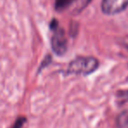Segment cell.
Masks as SVG:
<instances>
[{
    "instance_id": "6da1fadb",
    "label": "cell",
    "mask_w": 128,
    "mask_h": 128,
    "mask_svg": "<svg viewBox=\"0 0 128 128\" xmlns=\"http://www.w3.org/2000/svg\"><path fill=\"white\" fill-rule=\"evenodd\" d=\"M98 60L94 57H76L70 62L67 73L70 75L87 76L98 68Z\"/></svg>"
},
{
    "instance_id": "3957f363",
    "label": "cell",
    "mask_w": 128,
    "mask_h": 128,
    "mask_svg": "<svg viewBox=\"0 0 128 128\" xmlns=\"http://www.w3.org/2000/svg\"><path fill=\"white\" fill-rule=\"evenodd\" d=\"M91 0H56L54 9L57 12H65L72 9L74 13H79L90 3Z\"/></svg>"
},
{
    "instance_id": "52a82bcc",
    "label": "cell",
    "mask_w": 128,
    "mask_h": 128,
    "mask_svg": "<svg viewBox=\"0 0 128 128\" xmlns=\"http://www.w3.org/2000/svg\"><path fill=\"white\" fill-rule=\"evenodd\" d=\"M51 62V56L50 55H48V56H46V58L43 60L42 63L40 64V70H39V72L40 71V70H42L43 68H45V67L48 66V64Z\"/></svg>"
},
{
    "instance_id": "8992f818",
    "label": "cell",
    "mask_w": 128,
    "mask_h": 128,
    "mask_svg": "<svg viewBox=\"0 0 128 128\" xmlns=\"http://www.w3.org/2000/svg\"><path fill=\"white\" fill-rule=\"evenodd\" d=\"M26 118H24V117L18 118L16 120V122H15V124L12 128H22L24 126V124L26 123Z\"/></svg>"
},
{
    "instance_id": "277c9868",
    "label": "cell",
    "mask_w": 128,
    "mask_h": 128,
    "mask_svg": "<svg viewBox=\"0 0 128 128\" xmlns=\"http://www.w3.org/2000/svg\"><path fill=\"white\" fill-rule=\"evenodd\" d=\"M128 6V0H103L102 11L107 15H114L124 11Z\"/></svg>"
},
{
    "instance_id": "7a4b0ae2",
    "label": "cell",
    "mask_w": 128,
    "mask_h": 128,
    "mask_svg": "<svg viewBox=\"0 0 128 128\" xmlns=\"http://www.w3.org/2000/svg\"><path fill=\"white\" fill-rule=\"evenodd\" d=\"M50 28L53 31L51 38V48L55 54L63 55L68 49V40L65 35L64 30L59 26L56 20H54L50 24Z\"/></svg>"
},
{
    "instance_id": "5b68a950",
    "label": "cell",
    "mask_w": 128,
    "mask_h": 128,
    "mask_svg": "<svg viewBox=\"0 0 128 128\" xmlns=\"http://www.w3.org/2000/svg\"><path fill=\"white\" fill-rule=\"evenodd\" d=\"M118 128H128V112H122L118 118Z\"/></svg>"
}]
</instances>
